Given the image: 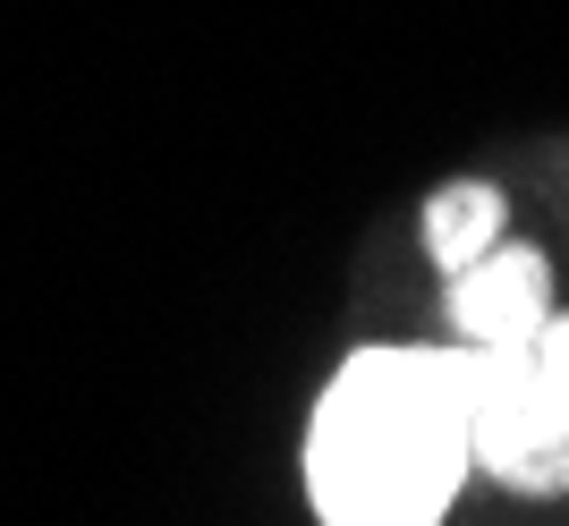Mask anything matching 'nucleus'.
Returning <instances> with one entry per match:
<instances>
[{
    "instance_id": "obj_4",
    "label": "nucleus",
    "mask_w": 569,
    "mask_h": 526,
    "mask_svg": "<svg viewBox=\"0 0 569 526\" xmlns=\"http://www.w3.org/2000/svg\"><path fill=\"white\" fill-rule=\"evenodd\" d=\"M493 239H510V195H501L493 179H451V188L426 195V255L442 263V272L476 263Z\"/></svg>"
},
{
    "instance_id": "obj_2",
    "label": "nucleus",
    "mask_w": 569,
    "mask_h": 526,
    "mask_svg": "<svg viewBox=\"0 0 569 526\" xmlns=\"http://www.w3.org/2000/svg\"><path fill=\"white\" fill-rule=\"evenodd\" d=\"M451 357H459V399H468V458L519 502H561L569 391L552 383L536 340H519V348H459L451 340Z\"/></svg>"
},
{
    "instance_id": "obj_1",
    "label": "nucleus",
    "mask_w": 569,
    "mask_h": 526,
    "mask_svg": "<svg viewBox=\"0 0 569 526\" xmlns=\"http://www.w3.org/2000/svg\"><path fill=\"white\" fill-rule=\"evenodd\" d=\"M468 467L451 348H349L307 416V502L323 526H442Z\"/></svg>"
},
{
    "instance_id": "obj_5",
    "label": "nucleus",
    "mask_w": 569,
    "mask_h": 526,
    "mask_svg": "<svg viewBox=\"0 0 569 526\" xmlns=\"http://www.w3.org/2000/svg\"><path fill=\"white\" fill-rule=\"evenodd\" d=\"M536 357H545V365H552V383L569 391V314H561V306H552V323L536 332Z\"/></svg>"
},
{
    "instance_id": "obj_3",
    "label": "nucleus",
    "mask_w": 569,
    "mask_h": 526,
    "mask_svg": "<svg viewBox=\"0 0 569 526\" xmlns=\"http://www.w3.org/2000/svg\"><path fill=\"white\" fill-rule=\"evenodd\" d=\"M451 340L459 348H519L552 323V263L545 246H519V239H493L476 263L451 272Z\"/></svg>"
}]
</instances>
